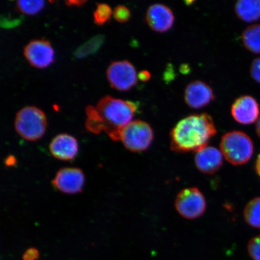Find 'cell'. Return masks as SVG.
<instances>
[{"label": "cell", "instance_id": "6da1fadb", "mask_svg": "<svg viewBox=\"0 0 260 260\" xmlns=\"http://www.w3.org/2000/svg\"><path fill=\"white\" fill-rule=\"evenodd\" d=\"M138 109L134 102L106 96L96 106L86 107V127L96 135L105 132L113 141H118L121 129L132 122Z\"/></svg>", "mask_w": 260, "mask_h": 260}, {"label": "cell", "instance_id": "7a4b0ae2", "mask_svg": "<svg viewBox=\"0 0 260 260\" xmlns=\"http://www.w3.org/2000/svg\"><path fill=\"white\" fill-rule=\"evenodd\" d=\"M217 129L207 113L193 114L180 120L172 129L171 148L180 153L197 152L207 146Z\"/></svg>", "mask_w": 260, "mask_h": 260}, {"label": "cell", "instance_id": "3957f363", "mask_svg": "<svg viewBox=\"0 0 260 260\" xmlns=\"http://www.w3.org/2000/svg\"><path fill=\"white\" fill-rule=\"evenodd\" d=\"M220 151L230 164L242 165L249 161L253 153V144L245 133L233 131L226 133L221 139Z\"/></svg>", "mask_w": 260, "mask_h": 260}, {"label": "cell", "instance_id": "277c9868", "mask_svg": "<svg viewBox=\"0 0 260 260\" xmlns=\"http://www.w3.org/2000/svg\"><path fill=\"white\" fill-rule=\"evenodd\" d=\"M15 128L22 138L28 141H37L46 131V116L37 107H25L16 113Z\"/></svg>", "mask_w": 260, "mask_h": 260}, {"label": "cell", "instance_id": "5b68a950", "mask_svg": "<svg viewBox=\"0 0 260 260\" xmlns=\"http://www.w3.org/2000/svg\"><path fill=\"white\" fill-rule=\"evenodd\" d=\"M154 136L153 129L148 123L136 120L121 129L119 141L128 150L141 152L150 147L154 141Z\"/></svg>", "mask_w": 260, "mask_h": 260}, {"label": "cell", "instance_id": "8992f818", "mask_svg": "<svg viewBox=\"0 0 260 260\" xmlns=\"http://www.w3.org/2000/svg\"><path fill=\"white\" fill-rule=\"evenodd\" d=\"M175 207L184 218L195 219L202 216L206 211V200L199 188H186L177 194Z\"/></svg>", "mask_w": 260, "mask_h": 260}, {"label": "cell", "instance_id": "52a82bcc", "mask_svg": "<svg viewBox=\"0 0 260 260\" xmlns=\"http://www.w3.org/2000/svg\"><path fill=\"white\" fill-rule=\"evenodd\" d=\"M107 77L110 86L119 91L131 89L138 80L135 67L127 60L113 61L107 68Z\"/></svg>", "mask_w": 260, "mask_h": 260}, {"label": "cell", "instance_id": "ba28073f", "mask_svg": "<svg viewBox=\"0 0 260 260\" xmlns=\"http://www.w3.org/2000/svg\"><path fill=\"white\" fill-rule=\"evenodd\" d=\"M24 55L32 67L43 69L53 62L54 51L50 42L42 39L29 42L24 48Z\"/></svg>", "mask_w": 260, "mask_h": 260}, {"label": "cell", "instance_id": "9c48e42d", "mask_svg": "<svg viewBox=\"0 0 260 260\" xmlns=\"http://www.w3.org/2000/svg\"><path fill=\"white\" fill-rule=\"evenodd\" d=\"M85 177L79 168H65L57 172L52 183L58 190L67 194H76L82 191Z\"/></svg>", "mask_w": 260, "mask_h": 260}, {"label": "cell", "instance_id": "30bf717a", "mask_svg": "<svg viewBox=\"0 0 260 260\" xmlns=\"http://www.w3.org/2000/svg\"><path fill=\"white\" fill-rule=\"evenodd\" d=\"M174 21L172 10L164 5H152L146 12V21L149 27L156 32H164L170 30Z\"/></svg>", "mask_w": 260, "mask_h": 260}, {"label": "cell", "instance_id": "8fae6325", "mask_svg": "<svg viewBox=\"0 0 260 260\" xmlns=\"http://www.w3.org/2000/svg\"><path fill=\"white\" fill-rule=\"evenodd\" d=\"M232 115L235 121L241 124H251L258 118V104L251 96H240L233 104Z\"/></svg>", "mask_w": 260, "mask_h": 260}, {"label": "cell", "instance_id": "7c38bea8", "mask_svg": "<svg viewBox=\"0 0 260 260\" xmlns=\"http://www.w3.org/2000/svg\"><path fill=\"white\" fill-rule=\"evenodd\" d=\"M214 99L213 89L203 81H192L188 84L185 89V102L192 109L203 108L209 105Z\"/></svg>", "mask_w": 260, "mask_h": 260}, {"label": "cell", "instance_id": "4fadbf2b", "mask_svg": "<svg viewBox=\"0 0 260 260\" xmlns=\"http://www.w3.org/2000/svg\"><path fill=\"white\" fill-rule=\"evenodd\" d=\"M223 155L218 149L206 146L196 152L194 164L203 174L212 175L219 170L223 164Z\"/></svg>", "mask_w": 260, "mask_h": 260}, {"label": "cell", "instance_id": "5bb4252c", "mask_svg": "<svg viewBox=\"0 0 260 260\" xmlns=\"http://www.w3.org/2000/svg\"><path fill=\"white\" fill-rule=\"evenodd\" d=\"M49 149L53 157L63 161L72 160L79 152L77 139L68 134L58 135L52 139Z\"/></svg>", "mask_w": 260, "mask_h": 260}, {"label": "cell", "instance_id": "9a60e30c", "mask_svg": "<svg viewBox=\"0 0 260 260\" xmlns=\"http://www.w3.org/2000/svg\"><path fill=\"white\" fill-rule=\"evenodd\" d=\"M237 16L245 22H253L260 18V1L240 0L235 6Z\"/></svg>", "mask_w": 260, "mask_h": 260}, {"label": "cell", "instance_id": "2e32d148", "mask_svg": "<svg viewBox=\"0 0 260 260\" xmlns=\"http://www.w3.org/2000/svg\"><path fill=\"white\" fill-rule=\"evenodd\" d=\"M244 45L249 51L260 54V24L249 26L243 32Z\"/></svg>", "mask_w": 260, "mask_h": 260}, {"label": "cell", "instance_id": "e0dca14e", "mask_svg": "<svg viewBox=\"0 0 260 260\" xmlns=\"http://www.w3.org/2000/svg\"><path fill=\"white\" fill-rule=\"evenodd\" d=\"M243 216L248 225L260 229V197L254 198L246 205Z\"/></svg>", "mask_w": 260, "mask_h": 260}, {"label": "cell", "instance_id": "ac0fdd59", "mask_svg": "<svg viewBox=\"0 0 260 260\" xmlns=\"http://www.w3.org/2000/svg\"><path fill=\"white\" fill-rule=\"evenodd\" d=\"M105 41L103 35H97L91 38L75 51L74 55L77 58H84L95 53L99 50Z\"/></svg>", "mask_w": 260, "mask_h": 260}, {"label": "cell", "instance_id": "d6986e66", "mask_svg": "<svg viewBox=\"0 0 260 260\" xmlns=\"http://www.w3.org/2000/svg\"><path fill=\"white\" fill-rule=\"evenodd\" d=\"M19 11L22 14L34 15L38 14L44 8L45 2L41 0H29V1H18L16 2Z\"/></svg>", "mask_w": 260, "mask_h": 260}, {"label": "cell", "instance_id": "ffe728a7", "mask_svg": "<svg viewBox=\"0 0 260 260\" xmlns=\"http://www.w3.org/2000/svg\"><path fill=\"white\" fill-rule=\"evenodd\" d=\"M112 13V9L109 5L105 3L97 4L96 10L93 14L94 22L99 25L105 24L110 19Z\"/></svg>", "mask_w": 260, "mask_h": 260}, {"label": "cell", "instance_id": "44dd1931", "mask_svg": "<svg viewBox=\"0 0 260 260\" xmlns=\"http://www.w3.org/2000/svg\"><path fill=\"white\" fill-rule=\"evenodd\" d=\"M113 16L117 21L124 23L129 20L131 13L126 6L119 5L114 10Z\"/></svg>", "mask_w": 260, "mask_h": 260}, {"label": "cell", "instance_id": "7402d4cb", "mask_svg": "<svg viewBox=\"0 0 260 260\" xmlns=\"http://www.w3.org/2000/svg\"><path fill=\"white\" fill-rule=\"evenodd\" d=\"M248 250L249 255L253 260H260V236L250 240Z\"/></svg>", "mask_w": 260, "mask_h": 260}, {"label": "cell", "instance_id": "603a6c76", "mask_svg": "<svg viewBox=\"0 0 260 260\" xmlns=\"http://www.w3.org/2000/svg\"><path fill=\"white\" fill-rule=\"evenodd\" d=\"M251 74L253 79L260 83V57L253 61L251 68Z\"/></svg>", "mask_w": 260, "mask_h": 260}, {"label": "cell", "instance_id": "cb8c5ba5", "mask_svg": "<svg viewBox=\"0 0 260 260\" xmlns=\"http://www.w3.org/2000/svg\"><path fill=\"white\" fill-rule=\"evenodd\" d=\"M39 252L37 249L31 248L27 250L24 255V260H36L38 258Z\"/></svg>", "mask_w": 260, "mask_h": 260}, {"label": "cell", "instance_id": "d4e9b609", "mask_svg": "<svg viewBox=\"0 0 260 260\" xmlns=\"http://www.w3.org/2000/svg\"><path fill=\"white\" fill-rule=\"evenodd\" d=\"M151 77V74L147 71H142L138 75V79L143 82H146L150 80Z\"/></svg>", "mask_w": 260, "mask_h": 260}, {"label": "cell", "instance_id": "484cf974", "mask_svg": "<svg viewBox=\"0 0 260 260\" xmlns=\"http://www.w3.org/2000/svg\"><path fill=\"white\" fill-rule=\"evenodd\" d=\"M86 3V1H84V0H82V1H80V0H77V1L76 0H71V1L65 2L68 6H77V7L83 6Z\"/></svg>", "mask_w": 260, "mask_h": 260}, {"label": "cell", "instance_id": "4316f807", "mask_svg": "<svg viewBox=\"0 0 260 260\" xmlns=\"http://www.w3.org/2000/svg\"><path fill=\"white\" fill-rule=\"evenodd\" d=\"M16 160L12 155H9L8 157L6 159V165L8 166V167H12V166H14L16 164Z\"/></svg>", "mask_w": 260, "mask_h": 260}, {"label": "cell", "instance_id": "83f0119b", "mask_svg": "<svg viewBox=\"0 0 260 260\" xmlns=\"http://www.w3.org/2000/svg\"><path fill=\"white\" fill-rule=\"evenodd\" d=\"M255 170L256 173L260 177V154L258 155L257 159H256V164H255Z\"/></svg>", "mask_w": 260, "mask_h": 260}, {"label": "cell", "instance_id": "f1b7e54d", "mask_svg": "<svg viewBox=\"0 0 260 260\" xmlns=\"http://www.w3.org/2000/svg\"><path fill=\"white\" fill-rule=\"evenodd\" d=\"M256 133H257V135L260 138V118L258 119L257 122H256Z\"/></svg>", "mask_w": 260, "mask_h": 260}]
</instances>
